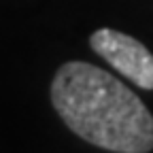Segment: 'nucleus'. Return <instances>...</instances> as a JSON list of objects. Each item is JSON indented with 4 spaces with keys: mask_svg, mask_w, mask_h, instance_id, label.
<instances>
[{
    "mask_svg": "<svg viewBox=\"0 0 153 153\" xmlns=\"http://www.w3.org/2000/svg\"><path fill=\"white\" fill-rule=\"evenodd\" d=\"M51 100L64 123L96 147L117 153L153 149V115L132 89L98 66L64 64L51 83Z\"/></svg>",
    "mask_w": 153,
    "mask_h": 153,
    "instance_id": "1",
    "label": "nucleus"
},
{
    "mask_svg": "<svg viewBox=\"0 0 153 153\" xmlns=\"http://www.w3.org/2000/svg\"><path fill=\"white\" fill-rule=\"evenodd\" d=\"M91 49L132 83L153 89V53L136 38L117 30H96L89 38Z\"/></svg>",
    "mask_w": 153,
    "mask_h": 153,
    "instance_id": "2",
    "label": "nucleus"
}]
</instances>
